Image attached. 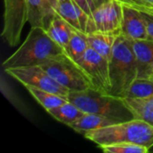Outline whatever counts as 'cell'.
<instances>
[{
  "label": "cell",
  "instance_id": "f1b7e54d",
  "mask_svg": "<svg viewBox=\"0 0 153 153\" xmlns=\"http://www.w3.org/2000/svg\"><path fill=\"white\" fill-rule=\"evenodd\" d=\"M149 152H153V146L150 149V151H149Z\"/></svg>",
  "mask_w": 153,
  "mask_h": 153
},
{
  "label": "cell",
  "instance_id": "ba28073f",
  "mask_svg": "<svg viewBox=\"0 0 153 153\" xmlns=\"http://www.w3.org/2000/svg\"><path fill=\"white\" fill-rule=\"evenodd\" d=\"M78 64L88 75L94 90L110 94L111 82L108 59L89 47Z\"/></svg>",
  "mask_w": 153,
  "mask_h": 153
},
{
  "label": "cell",
  "instance_id": "44dd1931",
  "mask_svg": "<svg viewBox=\"0 0 153 153\" xmlns=\"http://www.w3.org/2000/svg\"><path fill=\"white\" fill-rule=\"evenodd\" d=\"M79 8L80 6L73 0H59L56 12L74 29L82 30L79 21Z\"/></svg>",
  "mask_w": 153,
  "mask_h": 153
},
{
  "label": "cell",
  "instance_id": "4316f807",
  "mask_svg": "<svg viewBox=\"0 0 153 153\" xmlns=\"http://www.w3.org/2000/svg\"><path fill=\"white\" fill-rule=\"evenodd\" d=\"M48 3L50 4V5L56 10V7H57V4H58L59 0H48Z\"/></svg>",
  "mask_w": 153,
  "mask_h": 153
},
{
  "label": "cell",
  "instance_id": "9c48e42d",
  "mask_svg": "<svg viewBox=\"0 0 153 153\" xmlns=\"http://www.w3.org/2000/svg\"><path fill=\"white\" fill-rule=\"evenodd\" d=\"M92 17L96 31L118 33L122 32L123 4L118 0H109L95 8Z\"/></svg>",
  "mask_w": 153,
  "mask_h": 153
},
{
  "label": "cell",
  "instance_id": "6da1fadb",
  "mask_svg": "<svg viewBox=\"0 0 153 153\" xmlns=\"http://www.w3.org/2000/svg\"><path fill=\"white\" fill-rule=\"evenodd\" d=\"M65 52V48L55 42L44 28L30 27L22 44L4 61L3 67L6 69L42 65L49 59Z\"/></svg>",
  "mask_w": 153,
  "mask_h": 153
},
{
  "label": "cell",
  "instance_id": "52a82bcc",
  "mask_svg": "<svg viewBox=\"0 0 153 153\" xmlns=\"http://www.w3.org/2000/svg\"><path fill=\"white\" fill-rule=\"evenodd\" d=\"M4 27L2 37L11 47L20 42L22 31L28 22V6L26 0H4Z\"/></svg>",
  "mask_w": 153,
  "mask_h": 153
},
{
  "label": "cell",
  "instance_id": "e0dca14e",
  "mask_svg": "<svg viewBox=\"0 0 153 153\" xmlns=\"http://www.w3.org/2000/svg\"><path fill=\"white\" fill-rule=\"evenodd\" d=\"M48 113L56 120L68 126H70V125H72L85 114L77 106L70 101H67L55 108L48 110Z\"/></svg>",
  "mask_w": 153,
  "mask_h": 153
},
{
  "label": "cell",
  "instance_id": "603a6c76",
  "mask_svg": "<svg viewBox=\"0 0 153 153\" xmlns=\"http://www.w3.org/2000/svg\"><path fill=\"white\" fill-rule=\"evenodd\" d=\"M123 5L133 7L140 12L153 14V0H118Z\"/></svg>",
  "mask_w": 153,
  "mask_h": 153
},
{
  "label": "cell",
  "instance_id": "ffe728a7",
  "mask_svg": "<svg viewBox=\"0 0 153 153\" xmlns=\"http://www.w3.org/2000/svg\"><path fill=\"white\" fill-rule=\"evenodd\" d=\"M153 95L152 78H136L126 91L123 98L146 99Z\"/></svg>",
  "mask_w": 153,
  "mask_h": 153
},
{
  "label": "cell",
  "instance_id": "3957f363",
  "mask_svg": "<svg viewBox=\"0 0 153 153\" xmlns=\"http://www.w3.org/2000/svg\"><path fill=\"white\" fill-rule=\"evenodd\" d=\"M108 66L111 82L110 95L123 98L126 91L137 78V66L132 40L122 33L114 44Z\"/></svg>",
  "mask_w": 153,
  "mask_h": 153
},
{
  "label": "cell",
  "instance_id": "83f0119b",
  "mask_svg": "<svg viewBox=\"0 0 153 153\" xmlns=\"http://www.w3.org/2000/svg\"><path fill=\"white\" fill-rule=\"evenodd\" d=\"M151 78H152L153 79V63H152V76H151Z\"/></svg>",
  "mask_w": 153,
  "mask_h": 153
},
{
  "label": "cell",
  "instance_id": "7402d4cb",
  "mask_svg": "<svg viewBox=\"0 0 153 153\" xmlns=\"http://www.w3.org/2000/svg\"><path fill=\"white\" fill-rule=\"evenodd\" d=\"M106 153H148L149 148L136 143H123L100 147Z\"/></svg>",
  "mask_w": 153,
  "mask_h": 153
},
{
  "label": "cell",
  "instance_id": "d6986e66",
  "mask_svg": "<svg viewBox=\"0 0 153 153\" xmlns=\"http://www.w3.org/2000/svg\"><path fill=\"white\" fill-rule=\"evenodd\" d=\"M89 47L90 45L88 42L87 34L82 30H74L65 48V52L78 63Z\"/></svg>",
  "mask_w": 153,
  "mask_h": 153
},
{
  "label": "cell",
  "instance_id": "7a4b0ae2",
  "mask_svg": "<svg viewBox=\"0 0 153 153\" xmlns=\"http://www.w3.org/2000/svg\"><path fill=\"white\" fill-rule=\"evenodd\" d=\"M84 136L99 147L131 143L143 145L150 151L153 146V126L145 120L134 118L87 132Z\"/></svg>",
  "mask_w": 153,
  "mask_h": 153
},
{
  "label": "cell",
  "instance_id": "484cf974",
  "mask_svg": "<svg viewBox=\"0 0 153 153\" xmlns=\"http://www.w3.org/2000/svg\"><path fill=\"white\" fill-rule=\"evenodd\" d=\"M89 1V4L91 5V8L92 10V12L95 10L96 7H98L99 5H100L101 4L105 3V2H108L109 0H88Z\"/></svg>",
  "mask_w": 153,
  "mask_h": 153
},
{
  "label": "cell",
  "instance_id": "30bf717a",
  "mask_svg": "<svg viewBox=\"0 0 153 153\" xmlns=\"http://www.w3.org/2000/svg\"><path fill=\"white\" fill-rule=\"evenodd\" d=\"M121 33L131 40L147 39L146 22L143 13L133 7L123 5Z\"/></svg>",
  "mask_w": 153,
  "mask_h": 153
},
{
  "label": "cell",
  "instance_id": "8992f818",
  "mask_svg": "<svg viewBox=\"0 0 153 153\" xmlns=\"http://www.w3.org/2000/svg\"><path fill=\"white\" fill-rule=\"evenodd\" d=\"M5 73L25 87L31 86L67 97L70 91L59 84L41 65L13 67L4 69Z\"/></svg>",
  "mask_w": 153,
  "mask_h": 153
},
{
  "label": "cell",
  "instance_id": "7c38bea8",
  "mask_svg": "<svg viewBox=\"0 0 153 153\" xmlns=\"http://www.w3.org/2000/svg\"><path fill=\"white\" fill-rule=\"evenodd\" d=\"M28 6V22L30 27L48 28L56 14V10L48 0H26Z\"/></svg>",
  "mask_w": 153,
  "mask_h": 153
},
{
  "label": "cell",
  "instance_id": "9a60e30c",
  "mask_svg": "<svg viewBox=\"0 0 153 153\" xmlns=\"http://www.w3.org/2000/svg\"><path fill=\"white\" fill-rule=\"evenodd\" d=\"M74 30L76 29L56 13L46 30L48 36L65 50Z\"/></svg>",
  "mask_w": 153,
  "mask_h": 153
},
{
  "label": "cell",
  "instance_id": "2e32d148",
  "mask_svg": "<svg viewBox=\"0 0 153 153\" xmlns=\"http://www.w3.org/2000/svg\"><path fill=\"white\" fill-rule=\"evenodd\" d=\"M122 99L134 118L145 120L153 126V95L146 99Z\"/></svg>",
  "mask_w": 153,
  "mask_h": 153
},
{
  "label": "cell",
  "instance_id": "d4e9b609",
  "mask_svg": "<svg viewBox=\"0 0 153 153\" xmlns=\"http://www.w3.org/2000/svg\"><path fill=\"white\" fill-rule=\"evenodd\" d=\"M76 4H78L83 11H85L90 16L92 17V10L88 0H73Z\"/></svg>",
  "mask_w": 153,
  "mask_h": 153
},
{
  "label": "cell",
  "instance_id": "4fadbf2b",
  "mask_svg": "<svg viewBox=\"0 0 153 153\" xmlns=\"http://www.w3.org/2000/svg\"><path fill=\"white\" fill-rule=\"evenodd\" d=\"M119 122H122V121H119L115 118L108 117L105 116H101V115L85 113L79 119H77L72 125H70V127L74 129V131L84 134L87 132L102 128V127L114 125Z\"/></svg>",
  "mask_w": 153,
  "mask_h": 153
},
{
  "label": "cell",
  "instance_id": "5b68a950",
  "mask_svg": "<svg viewBox=\"0 0 153 153\" xmlns=\"http://www.w3.org/2000/svg\"><path fill=\"white\" fill-rule=\"evenodd\" d=\"M41 66L52 78L70 91L93 89L84 70L66 52L49 59Z\"/></svg>",
  "mask_w": 153,
  "mask_h": 153
},
{
  "label": "cell",
  "instance_id": "5bb4252c",
  "mask_svg": "<svg viewBox=\"0 0 153 153\" xmlns=\"http://www.w3.org/2000/svg\"><path fill=\"white\" fill-rule=\"evenodd\" d=\"M120 34L94 31L87 33V39L90 47L109 61L112 55L114 44Z\"/></svg>",
  "mask_w": 153,
  "mask_h": 153
},
{
  "label": "cell",
  "instance_id": "ac0fdd59",
  "mask_svg": "<svg viewBox=\"0 0 153 153\" xmlns=\"http://www.w3.org/2000/svg\"><path fill=\"white\" fill-rule=\"evenodd\" d=\"M26 89L31 94V96L39 103V105L46 109L47 112L68 101L67 97L56 94L48 91L40 90L31 86H27Z\"/></svg>",
  "mask_w": 153,
  "mask_h": 153
},
{
  "label": "cell",
  "instance_id": "277c9868",
  "mask_svg": "<svg viewBox=\"0 0 153 153\" xmlns=\"http://www.w3.org/2000/svg\"><path fill=\"white\" fill-rule=\"evenodd\" d=\"M67 99L84 113L101 115L119 121L134 118L122 98L105 94L94 89L70 91Z\"/></svg>",
  "mask_w": 153,
  "mask_h": 153
},
{
  "label": "cell",
  "instance_id": "cb8c5ba5",
  "mask_svg": "<svg viewBox=\"0 0 153 153\" xmlns=\"http://www.w3.org/2000/svg\"><path fill=\"white\" fill-rule=\"evenodd\" d=\"M143 13V15L146 22V28H147V39L153 41V14H150L147 13Z\"/></svg>",
  "mask_w": 153,
  "mask_h": 153
},
{
  "label": "cell",
  "instance_id": "8fae6325",
  "mask_svg": "<svg viewBox=\"0 0 153 153\" xmlns=\"http://www.w3.org/2000/svg\"><path fill=\"white\" fill-rule=\"evenodd\" d=\"M138 78H151L153 63V41L150 39L132 40Z\"/></svg>",
  "mask_w": 153,
  "mask_h": 153
}]
</instances>
